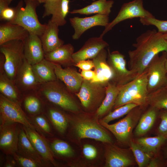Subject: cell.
Returning <instances> with one entry per match:
<instances>
[{"mask_svg":"<svg viewBox=\"0 0 167 167\" xmlns=\"http://www.w3.org/2000/svg\"><path fill=\"white\" fill-rule=\"evenodd\" d=\"M133 44L135 49L128 52L129 70L137 76L145 71L153 58L161 52H167V40L155 29L141 34Z\"/></svg>","mask_w":167,"mask_h":167,"instance_id":"6da1fadb","label":"cell"},{"mask_svg":"<svg viewBox=\"0 0 167 167\" xmlns=\"http://www.w3.org/2000/svg\"><path fill=\"white\" fill-rule=\"evenodd\" d=\"M44 103L56 106L63 110L78 112L79 108L72 93L58 79L41 84L36 92Z\"/></svg>","mask_w":167,"mask_h":167,"instance_id":"7a4b0ae2","label":"cell"},{"mask_svg":"<svg viewBox=\"0 0 167 167\" xmlns=\"http://www.w3.org/2000/svg\"><path fill=\"white\" fill-rule=\"evenodd\" d=\"M148 80L145 71L132 81L119 87V92L113 109L133 103L145 109L148 106Z\"/></svg>","mask_w":167,"mask_h":167,"instance_id":"3957f363","label":"cell"},{"mask_svg":"<svg viewBox=\"0 0 167 167\" xmlns=\"http://www.w3.org/2000/svg\"><path fill=\"white\" fill-rule=\"evenodd\" d=\"M25 2L26 5L24 7L23 6L22 1L18 3L15 7V17L9 22L19 25L29 33L36 34L40 37L46 27V24H42L40 23L36 14V8L40 3L32 0H25Z\"/></svg>","mask_w":167,"mask_h":167,"instance_id":"277c9868","label":"cell"},{"mask_svg":"<svg viewBox=\"0 0 167 167\" xmlns=\"http://www.w3.org/2000/svg\"><path fill=\"white\" fill-rule=\"evenodd\" d=\"M144 109L138 106L132 109L124 118L114 123H100L110 131L119 143L129 145L133 140V130L137 125Z\"/></svg>","mask_w":167,"mask_h":167,"instance_id":"5b68a950","label":"cell"},{"mask_svg":"<svg viewBox=\"0 0 167 167\" xmlns=\"http://www.w3.org/2000/svg\"><path fill=\"white\" fill-rule=\"evenodd\" d=\"M0 51L5 58V72L8 77L14 82L17 73L25 58L24 42L14 40L6 42L0 45Z\"/></svg>","mask_w":167,"mask_h":167,"instance_id":"8992f818","label":"cell"},{"mask_svg":"<svg viewBox=\"0 0 167 167\" xmlns=\"http://www.w3.org/2000/svg\"><path fill=\"white\" fill-rule=\"evenodd\" d=\"M106 86L97 82L83 79L79 91L75 94L86 110H97L106 95Z\"/></svg>","mask_w":167,"mask_h":167,"instance_id":"52a82bcc","label":"cell"},{"mask_svg":"<svg viewBox=\"0 0 167 167\" xmlns=\"http://www.w3.org/2000/svg\"><path fill=\"white\" fill-rule=\"evenodd\" d=\"M167 52H162L161 55L158 54L153 58L146 69L148 94L167 86Z\"/></svg>","mask_w":167,"mask_h":167,"instance_id":"ba28073f","label":"cell"},{"mask_svg":"<svg viewBox=\"0 0 167 167\" xmlns=\"http://www.w3.org/2000/svg\"><path fill=\"white\" fill-rule=\"evenodd\" d=\"M0 119V123L17 122L35 130L28 116L24 111L21 106L1 93Z\"/></svg>","mask_w":167,"mask_h":167,"instance_id":"9c48e42d","label":"cell"},{"mask_svg":"<svg viewBox=\"0 0 167 167\" xmlns=\"http://www.w3.org/2000/svg\"><path fill=\"white\" fill-rule=\"evenodd\" d=\"M107 61L113 74L112 82L118 86L123 85L137 76L126 67L124 55L117 51L110 52L108 49Z\"/></svg>","mask_w":167,"mask_h":167,"instance_id":"30bf717a","label":"cell"},{"mask_svg":"<svg viewBox=\"0 0 167 167\" xmlns=\"http://www.w3.org/2000/svg\"><path fill=\"white\" fill-rule=\"evenodd\" d=\"M101 125L90 119L81 118L75 123V132L79 139L89 138L112 143L111 138Z\"/></svg>","mask_w":167,"mask_h":167,"instance_id":"8fae6325","label":"cell"},{"mask_svg":"<svg viewBox=\"0 0 167 167\" xmlns=\"http://www.w3.org/2000/svg\"><path fill=\"white\" fill-rule=\"evenodd\" d=\"M154 16L143 6L142 0H133L124 3L116 17L105 27L100 36L104 35L115 25L125 20L134 18L153 17Z\"/></svg>","mask_w":167,"mask_h":167,"instance_id":"7c38bea8","label":"cell"},{"mask_svg":"<svg viewBox=\"0 0 167 167\" xmlns=\"http://www.w3.org/2000/svg\"><path fill=\"white\" fill-rule=\"evenodd\" d=\"M20 124L11 122L0 123V149L6 155H12L17 151Z\"/></svg>","mask_w":167,"mask_h":167,"instance_id":"4fadbf2b","label":"cell"},{"mask_svg":"<svg viewBox=\"0 0 167 167\" xmlns=\"http://www.w3.org/2000/svg\"><path fill=\"white\" fill-rule=\"evenodd\" d=\"M14 82L24 96L36 92L41 84L35 76L32 65L25 58L17 73Z\"/></svg>","mask_w":167,"mask_h":167,"instance_id":"5bb4252c","label":"cell"},{"mask_svg":"<svg viewBox=\"0 0 167 167\" xmlns=\"http://www.w3.org/2000/svg\"><path fill=\"white\" fill-rule=\"evenodd\" d=\"M109 144L105 152V167H128L135 164L136 162L130 149H123Z\"/></svg>","mask_w":167,"mask_h":167,"instance_id":"9a60e30c","label":"cell"},{"mask_svg":"<svg viewBox=\"0 0 167 167\" xmlns=\"http://www.w3.org/2000/svg\"><path fill=\"white\" fill-rule=\"evenodd\" d=\"M22 126L34 148L47 165L49 166V163L56 166L57 164L47 139L36 130Z\"/></svg>","mask_w":167,"mask_h":167,"instance_id":"2e32d148","label":"cell"},{"mask_svg":"<svg viewBox=\"0 0 167 167\" xmlns=\"http://www.w3.org/2000/svg\"><path fill=\"white\" fill-rule=\"evenodd\" d=\"M69 21L75 31L72 39L77 40L86 31L92 27L97 26L105 27L109 23V19L108 16L96 14L84 18L75 17L70 18Z\"/></svg>","mask_w":167,"mask_h":167,"instance_id":"e0dca14e","label":"cell"},{"mask_svg":"<svg viewBox=\"0 0 167 167\" xmlns=\"http://www.w3.org/2000/svg\"><path fill=\"white\" fill-rule=\"evenodd\" d=\"M69 0H46L44 3V18L52 15L50 20L59 26L66 23L65 18L69 12Z\"/></svg>","mask_w":167,"mask_h":167,"instance_id":"ac0fdd59","label":"cell"},{"mask_svg":"<svg viewBox=\"0 0 167 167\" xmlns=\"http://www.w3.org/2000/svg\"><path fill=\"white\" fill-rule=\"evenodd\" d=\"M108 45L103 37L100 36L89 39L80 49L73 54L72 57L74 65L81 61L92 59Z\"/></svg>","mask_w":167,"mask_h":167,"instance_id":"d6986e66","label":"cell"},{"mask_svg":"<svg viewBox=\"0 0 167 167\" xmlns=\"http://www.w3.org/2000/svg\"><path fill=\"white\" fill-rule=\"evenodd\" d=\"M55 72L58 79L62 81L72 93L78 92L84 79L77 70L71 66L62 68L61 65L55 63Z\"/></svg>","mask_w":167,"mask_h":167,"instance_id":"ffe728a7","label":"cell"},{"mask_svg":"<svg viewBox=\"0 0 167 167\" xmlns=\"http://www.w3.org/2000/svg\"><path fill=\"white\" fill-rule=\"evenodd\" d=\"M107 55L108 53L104 49L92 59L96 76L91 80L101 83L106 86L109 83L112 82L113 78V71L107 60Z\"/></svg>","mask_w":167,"mask_h":167,"instance_id":"44dd1931","label":"cell"},{"mask_svg":"<svg viewBox=\"0 0 167 167\" xmlns=\"http://www.w3.org/2000/svg\"><path fill=\"white\" fill-rule=\"evenodd\" d=\"M24 53L25 58L32 65L45 58V53L40 36L29 33L24 41Z\"/></svg>","mask_w":167,"mask_h":167,"instance_id":"7402d4cb","label":"cell"},{"mask_svg":"<svg viewBox=\"0 0 167 167\" xmlns=\"http://www.w3.org/2000/svg\"><path fill=\"white\" fill-rule=\"evenodd\" d=\"M59 26L50 19L46 28L40 37L45 54L53 51L64 45V41L58 37Z\"/></svg>","mask_w":167,"mask_h":167,"instance_id":"603a6c76","label":"cell"},{"mask_svg":"<svg viewBox=\"0 0 167 167\" xmlns=\"http://www.w3.org/2000/svg\"><path fill=\"white\" fill-rule=\"evenodd\" d=\"M4 65L3 62H0V93L21 106L24 96L15 83L11 80L6 74L4 70Z\"/></svg>","mask_w":167,"mask_h":167,"instance_id":"cb8c5ba5","label":"cell"},{"mask_svg":"<svg viewBox=\"0 0 167 167\" xmlns=\"http://www.w3.org/2000/svg\"><path fill=\"white\" fill-rule=\"evenodd\" d=\"M74 51L73 46L71 44L68 43L45 54V58L65 67L71 66L74 65L72 57Z\"/></svg>","mask_w":167,"mask_h":167,"instance_id":"d4e9b609","label":"cell"},{"mask_svg":"<svg viewBox=\"0 0 167 167\" xmlns=\"http://www.w3.org/2000/svg\"><path fill=\"white\" fill-rule=\"evenodd\" d=\"M29 34L22 26L7 22L0 25V45L8 41L19 40L24 41Z\"/></svg>","mask_w":167,"mask_h":167,"instance_id":"484cf974","label":"cell"},{"mask_svg":"<svg viewBox=\"0 0 167 167\" xmlns=\"http://www.w3.org/2000/svg\"><path fill=\"white\" fill-rule=\"evenodd\" d=\"M44 113L55 129L61 134L65 132L68 124V117L55 105L45 103Z\"/></svg>","mask_w":167,"mask_h":167,"instance_id":"4316f807","label":"cell"},{"mask_svg":"<svg viewBox=\"0 0 167 167\" xmlns=\"http://www.w3.org/2000/svg\"><path fill=\"white\" fill-rule=\"evenodd\" d=\"M151 158L160 154L167 144V138L160 135L153 137L138 138L135 141Z\"/></svg>","mask_w":167,"mask_h":167,"instance_id":"83f0119b","label":"cell"},{"mask_svg":"<svg viewBox=\"0 0 167 167\" xmlns=\"http://www.w3.org/2000/svg\"><path fill=\"white\" fill-rule=\"evenodd\" d=\"M16 152L21 155L36 161L44 166H48L36 152L22 126H21L19 134Z\"/></svg>","mask_w":167,"mask_h":167,"instance_id":"f1b7e54d","label":"cell"},{"mask_svg":"<svg viewBox=\"0 0 167 167\" xmlns=\"http://www.w3.org/2000/svg\"><path fill=\"white\" fill-rule=\"evenodd\" d=\"M35 76L40 84L56 80L55 72V63L44 58L40 62L32 65Z\"/></svg>","mask_w":167,"mask_h":167,"instance_id":"f546056e","label":"cell"},{"mask_svg":"<svg viewBox=\"0 0 167 167\" xmlns=\"http://www.w3.org/2000/svg\"><path fill=\"white\" fill-rule=\"evenodd\" d=\"M159 111V109L149 106L143 113L134 131V134L136 137H143L150 130L158 118Z\"/></svg>","mask_w":167,"mask_h":167,"instance_id":"4dcf8cb0","label":"cell"},{"mask_svg":"<svg viewBox=\"0 0 167 167\" xmlns=\"http://www.w3.org/2000/svg\"><path fill=\"white\" fill-rule=\"evenodd\" d=\"M119 87L112 82L106 86V95L100 106L96 111V119L102 118L111 111L119 92Z\"/></svg>","mask_w":167,"mask_h":167,"instance_id":"1f68e13d","label":"cell"},{"mask_svg":"<svg viewBox=\"0 0 167 167\" xmlns=\"http://www.w3.org/2000/svg\"><path fill=\"white\" fill-rule=\"evenodd\" d=\"M113 3L112 0H98L83 8L73 10L70 13L86 15L96 14L109 16Z\"/></svg>","mask_w":167,"mask_h":167,"instance_id":"d6a6232c","label":"cell"},{"mask_svg":"<svg viewBox=\"0 0 167 167\" xmlns=\"http://www.w3.org/2000/svg\"><path fill=\"white\" fill-rule=\"evenodd\" d=\"M22 104L28 115H34L44 113L45 103L36 92L24 96Z\"/></svg>","mask_w":167,"mask_h":167,"instance_id":"836d02e7","label":"cell"},{"mask_svg":"<svg viewBox=\"0 0 167 167\" xmlns=\"http://www.w3.org/2000/svg\"><path fill=\"white\" fill-rule=\"evenodd\" d=\"M28 116L35 130L41 135L45 137L53 136L49 119L44 113Z\"/></svg>","mask_w":167,"mask_h":167,"instance_id":"e575fe53","label":"cell"},{"mask_svg":"<svg viewBox=\"0 0 167 167\" xmlns=\"http://www.w3.org/2000/svg\"><path fill=\"white\" fill-rule=\"evenodd\" d=\"M147 102L148 106L167 110V86L148 94Z\"/></svg>","mask_w":167,"mask_h":167,"instance_id":"d590c367","label":"cell"},{"mask_svg":"<svg viewBox=\"0 0 167 167\" xmlns=\"http://www.w3.org/2000/svg\"><path fill=\"white\" fill-rule=\"evenodd\" d=\"M48 142L54 155L55 154L62 157H69L73 155V149L64 141L55 139Z\"/></svg>","mask_w":167,"mask_h":167,"instance_id":"8d00e7d4","label":"cell"},{"mask_svg":"<svg viewBox=\"0 0 167 167\" xmlns=\"http://www.w3.org/2000/svg\"><path fill=\"white\" fill-rule=\"evenodd\" d=\"M129 145L138 166L147 167L151 157L133 139Z\"/></svg>","mask_w":167,"mask_h":167,"instance_id":"74e56055","label":"cell"},{"mask_svg":"<svg viewBox=\"0 0 167 167\" xmlns=\"http://www.w3.org/2000/svg\"><path fill=\"white\" fill-rule=\"evenodd\" d=\"M138 106L136 104L130 103L118 107L113 111H111L102 119L99 122L108 123L109 122L126 115L132 109Z\"/></svg>","mask_w":167,"mask_h":167,"instance_id":"f35d334b","label":"cell"},{"mask_svg":"<svg viewBox=\"0 0 167 167\" xmlns=\"http://www.w3.org/2000/svg\"><path fill=\"white\" fill-rule=\"evenodd\" d=\"M139 21L143 25H154L156 27L158 32L161 33L167 32V20H160L153 17L139 18Z\"/></svg>","mask_w":167,"mask_h":167,"instance_id":"ab89813d","label":"cell"},{"mask_svg":"<svg viewBox=\"0 0 167 167\" xmlns=\"http://www.w3.org/2000/svg\"><path fill=\"white\" fill-rule=\"evenodd\" d=\"M17 164L21 167H41L44 166L36 161L15 152L12 155Z\"/></svg>","mask_w":167,"mask_h":167,"instance_id":"60d3db41","label":"cell"},{"mask_svg":"<svg viewBox=\"0 0 167 167\" xmlns=\"http://www.w3.org/2000/svg\"><path fill=\"white\" fill-rule=\"evenodd\" d=\"M158 117L160 122L156 130V135L167 138V110H159Z\"/></svg>","mask_w":167,"mask_h":167,"instance_id":"b9f144b4","label":"cell"},{"mask_svg":"<svg viewBox=\"0 0 167 167\" xmlns=\"http://www.w3.org/2000/svg\"><path fill=\"white\" fill-rule=\"evenodd\" d=\"M167 166V162L164 158L162 151L159 155L152 157L147 167H164Z\"/></svg>","mask_w":167,"mask_h":167,"instance_id":"7bdbcfd3","label":"cell"},{"mask_svg":"<svg viewBox=\"0 0 167 167\" xmlns=\"http://www.w3.org/2000/svg\"><path fill=\"white\" fill-rule=\"evenodd\" d=\"M15 14V7L11 8L8 6L0 12V20H6L8 22H10L14 19Z\"/></svg>","mask_w":167,"mask_h":167,"instance_id":"ee69618b","label":"cell"},{"mask_svg":"<svg viewBox=\"0 0 167 167\" xmlns=\"http://www.w3.org/2000/svg\"><path fill=\"white\" fill-rule=\"evenodd\" d=\"M83 153L85 157L87 159L92 160L95 158L97 154L96 148L90 144H85L83 148Z\"/></svg>","mask_w":167,"mask_h":167,"instance_id":"f6af8a7d","label":"cell"},{"mask_svg":"<svg viewBox=\"0 0 167 167\" xmlns=\"http://www.w3.org/2000/svg\"><path fill=\"white\" fill-rule=\"evenodd\" d=\"M74 66L79 67L82 70H91L94 67L92 60L90 59L80 61Z\"/></svg>","mask_w":167,"mask_h":167,"instance_id":"bcb514c9","label":"cell"},{"mask_svg":"<svg viewBox=\"0 0 167 167\" xmlns=\"http://www.w3.org/2000/svg\"><path fill=\"white\" fill-rule=\"evenodd\" d=\"M81 74L83 78L88 80H92L96 76L95 71L91 70H82Z\"/></svg>","mask_w":167,"mask_h":167,"instance_id":"7dc6e473","label":"cell"},{"mask_svg":"<svg viewBox=\"0 0 167 167\" xmlns=\"http://www.w3.org/2000/svg\"><path fill=\"white\" fill-rule=\"evenodd\" d=\"M6 161L3 166L5 167H14L16 165L17 163L13 157V159L11 158L9 155H6Z\"/></svg>","mask_w":167,"mask_h":167,"instance_id":"c3c4849f","label":"cell"},{"mask_svg":"<svg viewBox=\"0 0 167 167\" xmlns=\"http://www.w3.org/2000/svg\"><path fill=\"white\" fill-rule=\"evenodd\" d=\"M9 5L7 0H0V12L8 7Z\"/></svg>","mask_w":167,"mask_h":167,"instance_id":"681fc988","label":"cell"},{"mask_svg":"<svg viewBox=\"0 0 167 167\" xmlns=\"http://www.w3.org/2000/svg\"><path fill=\"white\" fill-rule=\"evenodd\" d=\"M162 153L164 158L167 162V144L162 149Z\"/></svg>","mask_w":167,"mask_h":167,"instance_id":"f907efd6","label":"cell"},{"mask_svg":"<svg viewBox=\"0 0 167 167\" xmlns=\"http://www.w3.org/2000/svg\"><path fill=\"white\" fill-rule=\"evenodd\" d=\"M13 0H7L9 4H10L11 2ZM33 1H37L39 2L40 3H44L45 2L46 0H32Z\"/></svg>","mask_w":167,"mask_h":167,"instance_id":"816d5d0a","label":"cell"},{"mask_svg":"<svg viewBox=\"0 0 167 167\" xmlns=\"http://www.w3.org/2000/svg\"><path fill=\"white\" fill-rule=\"evenodd\" d=\"M162 34L164 37L167 40V32L163 33Z\"/></svg>","mask_w":167,"mask_h":167,"instance_id":"f5cc1de1","label":"cell"},{"mask_svg":"<svg viewBox=\"0 0 167 167\" xmlns=\"http://www.w3.org/2000/svg\"><path fill=\"white\" fill-rule=\"evenodd\" d=\"M165 66L166 69L167 71V59L165 62Z\"/></svg>","mask_w":167,"mask_h":167,"instance_id":"db71d44e","label":"cell"}]
</instances>
